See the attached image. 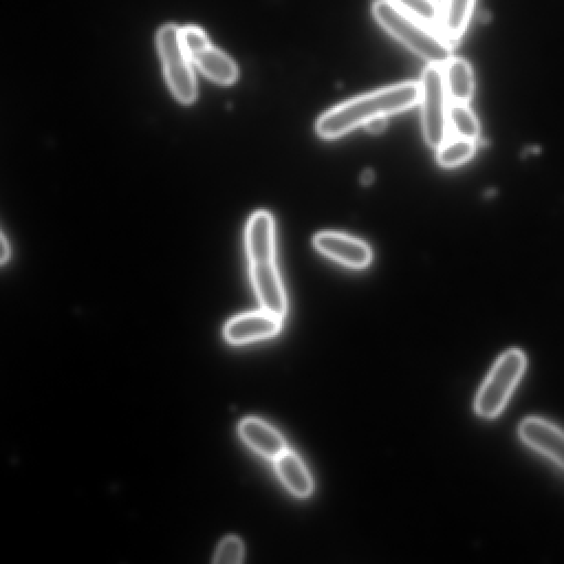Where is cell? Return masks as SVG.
Masks as SVG:
<instances>
[{
	"label": "cell",
	"instance_id": "cell-1",
	"mask_svg": "<svg viewBox=\"0 0 564 564\" xmlns=\"http://www.w3.org/2000/svg\"><path fill=\"white\" fill-rule=\"evenodd\" d=\"M420 100V83L405 82L351 98L324 112L316 121L317 134L337 139L371 119L388 117L414 107Z\"/></svg>",
	"mask_w": 564,
	"mask_h": 564
},
{
	"label": "cell",
	"instance_id": "cell-2",
	"mask_svg": "<svg viewBox=\"0 0 564 564\" xmlns=\"http://www.w3.org/2000/svg\"><path fill=\"white\" fill-rule=\"evenodd\" d=\"M372 15L377 23L427 64L443 66L453 55V45L440 31L425 26L402 12L391 0H376Z\"/></svg>",
	"mask_w": 564,
	"mask_h": 564
},
{
	"label": "cell",
	"instance_id": "cell-3",
	"mask_svg": "<svg viewBox=\"0 0 564 564\" xmlns=\"http://www.w3.org/2000/svg\"><path fill=\"white\" fill-rule=\"evenodd\" d=\"M525 368L527 357L522 350L511 348L502 352L476 394L474 409L477 415L489 420L498 416L520 382Z\"/></svg>",
	"mask_w": 564,
	"mask_h": 564
},
{
	"label": "cell",
	"instance_id": "cell-4",
	"mask_svg": "<svg viewBox=\"0 0 564 564\" xmlns=\"http://www.w3.org/2000/svg\"><path fill=\"white\" fill-rule=\"evenodd\" d=\"M166 83L173 96L184 105L197 97V85L189 59L182 42L181 28L175 24L163 25L156 36Z\"/></svg>",
	"mask_w": 564,
	"mask_h": 564
},
{
	"label": "cell",
	"instance_id": "cell-5",
	"mask_svg": "<svg viewBox=\"0 0 564 564\" xmlns=\"http://www.w3.org/2000/svg\"><path fill=\"white\" fill-rule=\"evenodd\" d=\"M422 129L429 145L437 148L448 137L449 99L443 66L427 64L420 80Z\"/></svg>",
	"mask_w": 564,
	"mask_h": 564
},
{
	"label": "cell",
	"instance_id": "cell-6",
	"mask_svg": "<svg viewBox=\"0 0 564 564\" xmlns=\"http://www.w3.org/2000/svg\"><path fill=\"white\" fill-rule=\"evenodd\" d=\"M183 46L195 65L208 79L219 85H231L238 77L235 62L214 47L206 33L194 25L181 29Z\"/></svg>",
	"mask_w": 564,
	"mask_h": 564
},
{
	"label": "cell",
	"instance_id": "cell-7",
	"mask_svg": "<svg viewBox=\"0 0 564 564\" xmlns=\"http://www.w3.org/2000/svg\"><path fill=\"white\" fill-rule=\"evenodd\" d=\"M313 245L319 253L347 268L364 269L372 260L365 241L341 232L321 231L314 236Z\"/></svg>",
	"mask_w": 564,
	"mask_h": 564
},
{
	"label": "cell",
	"instance_id": "cell-8",
	"mask_svg": "<svg viewBox=\"0 0 564 564\" xmlns=\"http://www.w3.org/2000/svg\"><path fill=\"white\" fill-rule=\"evenodd\" d=\"M521 441L564 470V431L539 416L523 419L518 427Z\"/></svg>",
	"mask_w": 564,
	"mask_h": 564
},
{
	"label": "cell",
	"instance_id": "cell-9",
	"mask_svg": "<svg viewBox=\"0 0 564 564\" xmlns=\"http://www.w3.org/2000/svg\"><path fill=\"white\" fill-rule=\"evenodd\" d=\"M249 273L261 308L283 319L288 299L275 261L249 264Z\"/></svg>",
	"mask_w": 564,
	"mask_h": 564
},
{
	"label": "cell",
	"instance_id": "cell-10",
	"mask_svg": "<svg viewBox=\"0 0 564 564\" xmlns=\"http://www.w3.org/2000/svg\"><path fill=\"white\" fill-rule=\"evenodd\" d=\"M282 319L261 310L230 318L224 327V337L231 345H245L275 337Z\"/></svg>",
	"mask_w": 564,
	"mask_h": 564
},
{
	"label": "cell",
	"instance_id": "cell-11",
	"mask_svg": "<svg viewBox=\"0 0 564 564\" xmlns=\"http://www.w3.org/2000/svg\"><path fill=\"white\" fill-rule=\"evenodd\" d=\"M249 264L275 261V223L267 210H257L248 219L245 234Z\"/></svg>",
	"mask_w": 564,
	"mask_h": 564
},
{
	"label": "cell",
	"instance_id": "cell-12",
	"mask_svg": "<svg viewBox=\"0 0 564 564\" xmlns=\"http://www.w3.org/2000/svg\"><path fill=\"white\" fill-rule=\"evenodd\" d=\"M241 440L257 454L274 460L286 448L282 434L272 425L258 417H246L238 425Z\"/></svg>",
	"mask_w": 564,
	"mask_h": 564
},
{
	"label": "cell",
	"instance_id": "cell-13",
	"mask_svg": "<svg viewBox=\"0 0 564 564\" xmlns=\"http://www.w3.org/2000/svg\"><path fill=\"white\" fill-rule=\"evenodd\" d=\"M273 462L279 479L293 496L306 498L312 494V476L295 452L286 448Z\"/></svg>",
	"mask_w": 564,
	"mask_h": 564
},
{
	"label": "cell",
	"instance_id": "cell-14",
	"mask_svg": "<svg viewBox=\"0 0 564 564\" xmlns=\"http://www.w3.org/2000/svg\"><path fill=\"white\" fill-rule=\"evenodd\" d=\"M446 91L451 104H468L473 97L475 80L470 64L452 56L443 65Z\"/></svg>",
	"mask_w": 564,
	"mask_h": 564
},
{
	"label": "cell",
	"instance_id": "cell-15",
	"mask_svg": "<svg viewBox=\"0 0 564 564\" xmlns=\"http://www.w3.org/2000/svg\"><path fill=\"white\" fill-rule=\"evenodd\" d=\"M476 0H443L440 33L452 44L457 43L469 23Z\"/></svg>",
	"mask_w": 564,
	"mask_h": 564
},
{
	"label": "cell",
	"instance_id": "cell-16",
	"mask_svg": "<svg viewBox=\"0 0 564 564\" xmlns=\"http://www.w3.org/2000/svg\"><path fill=\"white\" fill-rule=\"evenodd\" d=\"M476 141L448 134L436 148L437 163L445 169H453L469 161L476 151Z\"/></svg>",
	"mask_w": 564,
	"mask_h": 564
},
{
	"label": "cell",
	"instance_id": "cell-17",
	"mask_svg": "<svg viewBox=\"0 0 564 564\" xmlns=\"http://www.w3.org/2000/svg\"><path fill=\"white\" fill-rule=\"evenodd\" d=\"M447 120L448 134L477 142L480 127L468 104H449Z\"/></svg>",
	"mask_w": 564,
	"mask_h": 564
},
{
	"label": "cell",
	"instance_id": "cell-18",
	"mask_svg": "<svg viewBox=\"0 0 564 564\" xmlns=\"http://www.w3.org/2000/svg\"><path fill=\"white\" fill-rule=\"evenodd\" d=\"M391 2L409 17L438 31L441 4L437 0H391Z\"/></svg>",
	"mask_w": 564,
	"mask_h": 564
},
{
	"label": "cell",
	"instance_id": "cell-19",
	"mask_svg": "<svg viewBox=\"0 0 564 564\" xmlns=\"http://www.w3.org/2000/svg\"><path fill=\"white\" fill-rule=\"evenodd\" d=\"M243 560V544L237 536H227L218 545L214 563L238 564Z\"/></svg>",
	"mask_w": 564,
	"mask_h": 564
},
{
	"label": "cell",
	"instance_id": "cell-20",
	"mask_svg": "<svg viewBox=\"0 0 564 564\" xmlns=\"http://www.w3.org/2000/svg\"><path fill=\"white\" fill-rule=\"evenodd\" d=\"M365 129L370 133H380L382 132L387 127V117H378L375 119H371L367 123L364 124Z\"/></svg>",
	"mask_w": 564,
	"mask_h": 564
},
{
	"label": "cell",
	"instance_id": "cell-21",
	"mask_svg": "<svg viewBox=\"0 0 564 564\" xmlns=\"http://www.w3.org/2000/svg\"><path fill=\"white\" fill-rule=\"evenodd\" d=\"M0 250H1L0 262L3 265L10 259V253H11L10 245H9V242L7 240V237H6L3 231H1Z\"/></svg>",
	"mask_w": 564,
	"mask_h": 564
},
{
	"label": "cell",
	"instance_id": "cell-22",
	"mask_svg": "<svg viewBox=\"0 0 564 564\" xmlns=\"http://www.w3.org/2000/svg\"><path fill=\"white\" fill-rule=\"evenodd\" d=\"M373 180V174L371 171H365L361 175V182L364 184H368Z\"/></svg>",
	"mask_w": 564,
	"mask_h": 564
}]
</instances>
